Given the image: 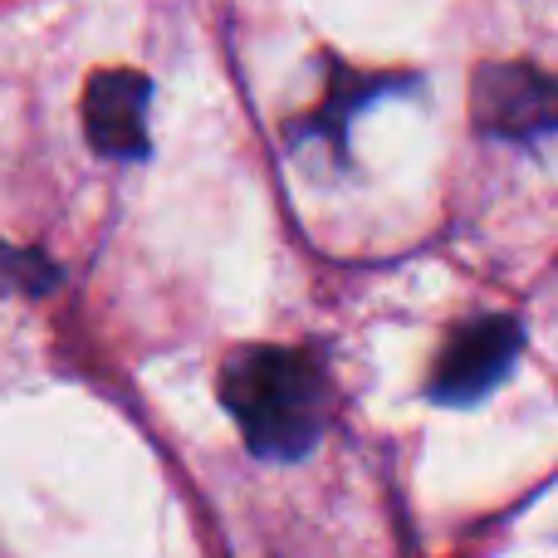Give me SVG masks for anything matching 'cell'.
Returning a JSON list of instances; mask_svg holds the SVG:
<instances>
[{
  "label": "cell",
  "mask_w": 558,
  "mask_h": 558,
  "mask_svg": "<svg viewBox=\"0 0 558 558\" xmlns=\"http://www.w3.org/2000/svg\"><path fill=\"white\" fill-rule=\"evenodd\" d=\"M226 412L265 461H299L324 432V377L294 348H245L221 377Z\"/></svg>",
  "instance_id": "1"
},
{
  "label": "cell",
  "mask_w": 558,
  "mask_h": 558,
  "mask_svg": "<svg viewBox=\"0 0 558 558\" xmlns=\"http://www.w3.org/2000/svg\"><path fill=\"white\" fill-rule=\"evenodd\" d=\"M520 357V324L505 314H485L446 338L432 373V397L446 407H471L505 383Z\"/></svg>",
  "instance_id": "2"
},
{
  "label": "cell",
  "mask_w": 558,
  "mask_h": 558,
  "mask_svg": "<svg viewBox=\"0 0 558 558\" xmlns=\"http://www.w3.org/2000/svg\"><path fill=\"white\" fill-rule=\"evenodd\" d=\"M475 128L490 137L558 133V78L530 64H485L471 88Z\"/></svg>",
  "instance_id": "3"
},
{
  "label": "cell",
  "mask_w": 558,
  "mask_h": 558,
  "mask_svg": "<svg viewBox=\"0 0 558 558\" xmlns=\"http://www.w3.org/2000/svg\"><path fill=\"white\" fill-rule=\"evenodd\" d=\"M147 104L153 84L137 69H104L84 88V133L94 153L133 162L147 153Z\"/></svg>",
  "instance_id": "4"
}]
</instances>
